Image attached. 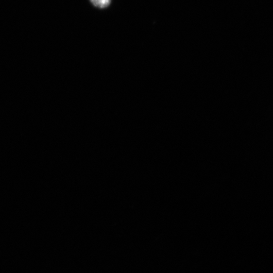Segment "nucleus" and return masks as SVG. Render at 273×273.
<instances>
[{
  "label": "nucleus",
  "instance_id": "f257e3e1",
  "mask_svg": "<svg viewBox=\"0 0 273 273\" xmlns=\"http://www.w3.org/2000/svg\"><path fill=\"white\" fill-rule=\"evenodd\" d=\"M90 1L95 6L100 8L107 7L111 3V0H90Z\"/></svg>",
  "mask_w": 273,
  "mask_h": 273
}]
</instances>
